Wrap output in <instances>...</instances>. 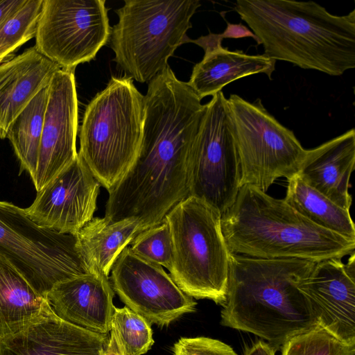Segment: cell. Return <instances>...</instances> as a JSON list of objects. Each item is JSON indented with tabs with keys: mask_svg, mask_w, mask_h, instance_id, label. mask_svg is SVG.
Listing matches in <instances>:
<instances>
[{
	"mask_svg": "<svg viewBox=\"0 0 355 355\" xmlns=\"http://www.w3.org/2000/svg\"><path fill=\"white\" fill-rule=\"evenodd\" d=\"M109 338L60 319L48 305L23 330L0 341V355H101Z\"/></svg>",
	"mask_w": 355,
	"mask_h": 355,
	"instance_id": "cell-15",
	"label": "cell"
},
{
	"mask_svg": "<svg viewBox=\"0 0 355 355\" xmlns=\"http://www.w3.org/2000/svg\"><path fill=\"white\" fill-rule=\"evenodd\" d=\"M198 0H125L111 28L114 61L125 76L144 83L168 66L178 47L189 43Z\"/></svg>",
	"mask_w": 355,
	"mask_h": 355,
	"instance_id": "cell-5",
	"label": "cell"
},
{
	"mask_svg": "<svg viewBox=\"0 0 355 355\" xmlns=\"http://www.w3.org/2000/svg\"><path fill=\"white\" fill-rule=\"evenodd\" d=\"M61 68L35 46L0 63V139L13 121Z\"/></svg>",
	"mask_w": 355,
	"mask_h": 355,
	"instance_id": "cell-19",
	"label": "cell"
},
{
	"mask_svg": "<svg viewBox=\"0 0 355 355\" xmlns=\"http://www.w3.org/2000/svg\"><path fill=\"white\" fill-rule=\"evenodd\" d=\"M318 324L338 339L355 344V254L347 263L332 258L316 262L298 286Z\"/></svg>",
	"mask_w": 355,
	"mask_h": 355,
	"instance_id": "cell-14",
	"label": "cell"
},
{
	"mask_svg": "<svg viewBox=\"0 0 355 355\" xmlns=\"http://www.w3.org/2000/svg\"><path fill=\"white\" fill-rule=\"evenodd\" d=\"M78 103L74 71L60 69L49 85V96L33 182L41 191L76 158Z\"/></svg>",
	"mask_w": 355,
	"mask_h": 355,
	"instance_id": "cell-13",
	"label": "cell"
},
{
	"mask_svg": "<svg viewBox=\"0 0 355 355\" xmlns=\"http://www.w3.org/2000/svg\"><path fill=\"white\" fill-rule=\"evenodd\" d=\"M141 232L135 218L112 221L94 217L75 235L76 248L89 272L108 277L119 255Z\"/></svg>",
	"mask_w": 355,
	"mask_h": 355,
	"instance_id": "cell-20",
	"label": "cell"
},
{
	"mask_svg": "<svg viewBox=\"0 0 355 355\" xmlns=\"http://www.w3.org/2000/svg\"><path fill=\"white\" fill-rule=\"evenodd\" d=\"M110 335L121 355L144 354L154 343L151 324L126 306L114 307Z\"/></svg>",
	"mask_w": 355,
	"mask_h": 355,
	"instance_id": "cell-24",
	"label": "cell"
},
{
	"mask_svg": "<svg viewBox=\"0 0 355 355\" xmlns=\"http://www.w3.org/2000/svg\"><path fill=\"white\" fill-rule=\"evenodd\" d=\"M234 10L275 61L332 76L355 68L354 9L338 16L311 1L237 0Z\"/></svg>",
	"mask_w": 355,
	"mask_h": 355,
	"instance_id": "cell-2",
	"label": "cell"
},
{
	"mask_svg": "<svg viewBox=\"0 0 355 355\" xmlns=\"http://www.w3.org/2000/svg\"><path fill=\"white\" fill-rule=\"evenodd\" d=\"M114 295L108 277L89 272L56 284L46 299L60 319L90 331L108 334L115 307Z\"/></svg>",
	"mask_w": 355,
	"mask_h": 355,
	"instance_id": "cell-16",
	"label": "cell"
},
{
	"mask_svg": "<svg viewBox=\"0 0 355 355\" xmlns=\"http://www.w3.org/2000/svg\"><path fill=\"white\" fill-rule=\"evenodd\" d=\"M173 352L174 355H238L230 345L207 337L181 338Z\"/></svg>",
	"mask_w": 355,
	"mask_h": 355,
	"instance_id": "cell-28",
	"label": "cell"
},
{
	"mask_svg": "<svg viewBox=\"0 0 355 355\" xmlns=\"http://www.w3.org/2000/svg\"><path fill=\"white\" fill-rule=\"evenodd\" d=\"M282 349L281 355H355V344L338 339L319 324L293 336Z\"/></svg>",
	"mask_w": 355,
	"mask_h": 355,
	"instance_id": "cell-26",
	"label": "cell"
},
{
	"mask_svg": "<svg viewBox=\"0 0 355 355\" xmlns=\"http://www.w3.org/2000/svg\"><path fill=\"white\" fill-rule=\"evenodd\" d=\"M219 34L209 33L190 40L205 51L202 60L195 64L188 85L200 99L214 96L232 82L245 76L264 73L271 80L276 61L263 54L249 55L230 51L222 46Z\"/></svg>",
	"mask_w": 355,
	"mask_h": 355,
	"instance_id": "cell-17",
	"label": "cell"
},
{
	"mask_svg": "<svg viewBox=\"0 0 355 355\" xmlns=\"http://www.w3.org/2000/svg\"><path fill=\"white\" fill-rule=\"evenodd\" d=\"M26 0H0V26L16 10H17Z\"/></svg>",
	"mask_w": 355,
	"mask_h": 355,
	"instance_id": "cell-30",
	"label": "cell"
},
{
	"mask_svg": "<svg viewBox=\"0 0 355 355\" xmlns=\"http://www.w3.org/2000/svg\"><path fill=\"white\" fill-rule=\"evenodd\" d=\"M275 351L269 343L259 340L248 349L245 355H275Z\"/></svg>",
	"mask_w": 355,
	"mask_h": 355,
	"instance_id": "cell-31",
	"label": "cell"
},
{
	"mask_svg": "<svg viewBox=\"0 0 355 355\" xmlns=\"http://www.w3.org/2000/svg\"><path fill=\"white\" fill-rule=\"evenodd\" d=\"M105 0H43L35 48L61 69L94 60L110 40Z\"/></svg>",
	"mask_w": 355,
	"mask_h": 355,
	"instance_id": "cell-10",
	"label": "cell"
},
{
	"mask_svg": "<svg viewBox=\"0 0 355 355\" xmlns=\"http://www.w3.org/2000/svg\"><path fill=\"white\" fill-rule=\"evenodd\" d=\"M227 105L240 164V187L266 192L277 179L288 180L298 173L306 150L261 99L251 103L231 94Z\"/></svg>",
	"mask_w": 355,
	"mask_h": 355,
	"instance_id": "cell-7",
	"label": "cell"
},
{
	"mask_svg": "<svg viewBox=\"0 0 355 355\" xmlns=\"http://www.w3.org/2000/svg\"><path fill=\"white\" fill-rule=\"evenodd\" d=\"M8 58H1L0 57V63L2 62L3 61H4L5 60L8 59Z\"/></svg>",
	"mask_w": 355,
	"mask_h": 355,
	"instance_id": "cell-33",
	"label": "cell"
},
{
	"mask_svg": "<svg viewBox=\"0 0 355 355\" xmlns=\"http://www.w3.org/2000/svg\"><path fill=\"white\" fill-rule=\"evenodd\" d=\"M171 233L168 269L187 295L223 305L230 252L221 227V214L205 201L189 196L165 216Z\"/></svg>",
	"mask_w": 355,
	"mask_h": 355,
	"instance_id": "cell-6",
	"label": "cell"
},
{
	"mask_svg": "<svg viewBox=\"0 0 355 355\" xmlns=\"http://www.w3.org/2000/svg\"><path fill=\"white\" fill-rule=\"evenodd\" d=\"M219 35L223 40L252 37L256 41L257 45H259V40L256 35L250 29L241 23L231 24L227 22L226 28L222 33H220Z\"/></svg>",
	"mask_w": 355,
	"mask_h": 355,
	"instance_id": "cell-29",
	"label": "cell"
},
{
	"mask_svg": "<svg viewBox=\"0 0 355 355\" xmlns=\"http://www.w3.org/2000/svg\"><path fill=\"white\" fill-rule=\"evenodd\" d=\"M130 244V249L138 257L169 269L172 258L171 238L164 218L158 225L139 233Z\"/></svg>",
	"mask_w": 355,
	"mask_h": 355,
	"instance_id": "cell-27",
	"label": "cell"
},
{
	"mask_svg": "<svg viewBox=\"0 0 355 355\" xmlns=\"http://www.w3.org/2000/svg\"><path fill=\"white\" fill-rule=\"evenodd\" d=\"M316 262L261 259L231 253L221 324L252 333L275 349L318 321L298 286Z\"/></svg>",
	"mask_w": 355,
	"mask_h": 355,
	"instance_id": "cell-1",
	"label": "cell"
},
{
	"mask_svg": "<svg viewBox=\"0 0 355 355\" xmlns=\"http://www.w3.org/2000/svg\"><path fill=\"white\" fill-rule=\"evenodd\" d=\"M288 180L284 200L315 225L355 241V227L349 210L340 207L305 183L298 174Z\"/></svg>",
	"mask_w": 355,
	"mask_h": 355,
	"instance_id": "cell-22",
	"label": "cell"
},
{
	"mask_svg": "<svg viewBox=\"0 0 355 355\" xmlns=\"http://www.w3.org/2000/svg\"><path fill=\"white\" fill-rule=\"evenodd\" d=\"M43 0H26L0 26V57H11L35 36Z\"/></svg>",
	"mask_w": 355,
	"mask_h": 355,
	"instance_id": "cell-25",
	"label": "cell"
},
{
	"mask_svg": "<svg viewBox=\"0 0 355 355\" xmlns=\"http://www.w3.org/2000/svg\"><path fill=\"white\" fill-rule=\"evenodd\" d=\"M49 305L0 254V341L23 330Z\"/></svg>",
	"mask_w": 355,
	"mask_h": 355,
	"instance_id": "cell-21",
	"label": "cell"
},
{
	"mask_svg": "<svg viewBox=\"0 0 355 355\" xmlns=\"http://www.w3.org/2000/svg\"><path fill=\"white\" fill-rule=\"evenodd\" d=\"M101 184L78 154L25 211L39 226L76 235L94 218Z\"/></svg>",
	"mask_w": 355,
	"mask_h": 355,
	"instance_id": "cell-12",
	"label": "cell"
},
{
	"mask_svg": "<svg viewBox=\"0 0 355 355\" xmlns=\"http://www.w3.org/2000/svg\"><path fill=\"white\" fill-rule=\"evenodd\" d=\"M240 180L227 98L220 91L206 104L192 143L189 196L205 201L222 215L234 203Z\"/></svg>",
	"mask_w": 355,
	"mask_h": 355,
	"instance_id": "cell-9",
	"label": "cell"
},
{
	"mask_svg": "<svg viewBox=\"0 0 355 355\" xmlns=\"http://www.w3.org/2000/svg\"><path fill=\"white\" fill-rule=\"evenodd\" d=\"M355 165V130L352 128L306 150L298 175L308 185L340 207L349 210V180Z\"/></svg>",
	"mask_w": 355,
	"mask_h": 355,
	"instance_id": "cell-18",
	"label": "cell"
},
{
	"mask_svg": "<svg viewBox=\"0 0 355 355\" xmlns=\"http://www.w3.org/2000/svg\"><path fill=\"white\" fill-rule=\"evenodd\" d=\"M111 285L127 307L150 324L168 326L196 302L184 293L162 266L148 261L126 247L111 269Z\"/></svg>",
	"mask_w": 355,
	"mask_h": 355,
	"instance_id": "cell-11",
	"label": "cell"
},
{
	"mask_svg": "<svg viewBox=\"0 0 355 355\" xmlns=\"http://www.w3.org/2000/svg\"><path fill=\"white\" fill-rule=\"evenodd\" d=\"M0 254L45 298L56 284L89 272L75 235L42 227L6 201H0Z\"/></svg>",
	"mask_w": 355,
	"mask_h": 355,
	"instance_id": "cell-8",
	"label": "cell"
},
{
	"mask_svg": "<svg viewBox=\"0 0 355 355\" xmlns=\"http://www.w3.org/2000/svg\"><path fill=\"white\" fill-rule=\"evenodd\" d=\"M49 86L43 88L19 114L11 124L6 138L20 164V173L26 171L34 182Z\"/></svg>",
	"mask_w": 355,
	"mask_h": 355,
	"instance_id": "cell-23",
	"label": "cell"
},
{
	"mask_svg": "<svg viewBox=\"0 0 355 355\" xmlns=\"http://www.w3.org/2000/svg\"><path fill=\"white\" fill-rule=\"evenodd\" d=\"M221 227L231 253L261 259L297 258L315 262L354 252L355 241L322 228L284 199L250 185L240 187L221 215Z\"/></svg>",
	"mask_w": 355,
	"mask_h": 355,
	"instance_id": "cell-3",
	"label": "cell"
},
{
	"mask_svg": "<svg viewBox=\"0 0 355 355\" xmlns=\"http://www.w3.org/2000/svg\"><path fill=\"white\" fill-rule=\"evenodd\" d=\"M101 355H121L113 336L110 335L108 343L101 351Z\"/></svg>",
	"mask_w": 355,
	"mask_h": 355,
	"instance_id": "cell-32",
	"label": "cell"
},
{
	"mask_svg": "<svg viewBox=\"0 0 355 355\" xmlns=\"http://www.w3.org/2000/svg\"><path fill=\"white\" fill-rule=\"evenodd\" d=\"M144 119V96L125 76H112L85 108L78 153L108 192L137 157Z\"/></svg>",
	"mask_w": 355,
	"mask_h": 355,
	"instance_id": "cell-4",
	"label": "cell"
}]
</instances>
